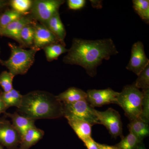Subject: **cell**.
I'll use <instances>...</instances> for the list:
<instances>
[{
  "label": "cell",
  "instance_id": "cell-26",
  "mask_svg": "<svg viewBox=\"0 0 149 149\" xmlns=\"http://www.w3.org/2000/svg\"><path fill=\"white\" fill-rule=\"evenodd\" d=\"M134 85L138 89H142L143 91L149 90V65L138 75Z\"/></svg>",
  "mask_w": 149,
  "mask_h": 149
},
{
  "label": "cell",
  "instance_id": "cell-28",
  "mask_svg": "<svg viewBox=\"0 0 149 149\" xmlns=\"http://www.w3.org/2000/svg\"><path fill=\"white\" fill-rule=\"evenodd\" d=\"M143 92L144 95L142 101L141 113L139 118L144 122L149 123V90Z\"/></svg>",
  "mask_w": 149,
  "mask_h": 149
},
{
  "label": "cell",
  "instance_id": "cell-6",
  "mask_svg": "<svg viewBox=\"0 0 149 149\" xmlns=\"http://www.w3.org/2000/svg\"><path fill=\"white\" fill-rule=\"evenodd\" d=\"M65 2L64 0H34L29 15L34 20L46 26L48 20Z\"/></svg>",
  "mask_w": 149,
  "mask_h": 149
},
{
  "label": "cell",
  "instance_id": "cell-4",
  "mask_svg": "<svg viewBox=\"0 0 149 149\" xmlns=\"http://www.w3.org/2000/svg\"><path fill=\"white\" fill-rule=\"evenodd\" d=\"M143 95V92L134 84L126 85L119 93L117 104L122 108L130 121L140 117Z\"/></svg>",
  "mask_w": 149,
  "mask_h": 149
},
{
  "label": "cell",
  "instance_id": "cell-36",
  "mask_svg": "<svg viewBox=\"0 0 149 149\" xmlns=\"http://www.w3.org/2000/svg\"><path fill=\"white\" fill-rule=\"evenodd\" d=\"M0 149H4L3 148V147L2 146H1V145H0Z\"/></svg>",
  "mask_w": 149,
  "mask_h": 149
},
{
  "label": "cell",
  "instance_id": "cell-29",
  "mask_svg": "<svg viewBox=\"0 0 149 149\" xmlns=\"http://www.w3.org/2000/svg\"><path fill=\"white\" fill-rule=\"evenodd\" d=\"M85 0H68V6L70 9L77 10L84 7L86 4Z\"/></svg>",
  "mask_w": 149,
  "mask_h": 149
},
{
  "label": "cell",
  "instance_id": "cell-25",
  "mask_svg": "<svg viewBox=\"0 0 149 149\" xmlns=\"http://www.w3.org/2000/svg\"><path fill=\"white\" fill-rule=\"evenodd\" d=\"M26 15L19 13L12 9L6 10L0 16V24L2 29L11 22Z\"/></svg>",
  "mask_w": 149,
  "mask_h": 149
},
{
  "label": "cell",
  "instance_id": "cell-37",
  "mask_svg": "<svg viewBox=\"0 0 149 149\" xmlns=\"http://www.w3.org/2000/svg\"><path fill=\"white\" fill-rule=\"evenodd\" d=\"M139 149V147H138V148H137V149Z\"/></svg>",
  "mask_w": 149,
  "mask_h": 149
},
{
  "label": "cell",
  "instance_id": "cell-21",
  "mask_svg": "<svg viewBox=\"0 0 149 149\" xmlns=\"http://www.w3.org/2000/svg\"><path fill=\"white\" fill-rule=\"evenodd\" d=\"M33 24H27L22 29L20 38L23 48L28 47L32 49L33 47L35 34Z\"/></svg>",
  "mask_w": 149,
  "mask_h": 149
},
{
  "label": "cell",
  "instance_id": "cell-11",
  "mask_svg": "<svg viewBox=\"0 0 149 149\" xmlns=\"http://www.w3.org/2000/svg\"><path fill=\"white\" fill-rule=\"evenodd\" d=\"M21 138L8 120H0V144L8 149H18Z\"/></svg>",
  "mask_w": 149,
  "mask_h": 149
},
{
  "label": "cell",
  "instance_id": "cell-7",
  "mask_svg": "<svg viewBox=\"0 0 149 149\" xmlns=\"http://www.w3.org/2000/svg\"><path fill=\"white\" fill-rule=\"evenodd\" d=\"M97 113L100 124L107 128L112 137L115 139L118 136L123 137L122 123L118 111L110 108L105 111L97 110Z\"/></svg>",
  "mask_w": 149,
  "mask_h": 149
},
{
  "label": "cell",
  "instance_id": "cell-9",
  "mask_svg": "<svg viewBox=\"0 0 149 149\" xmlns=\"http://www.w3.org/2000/svg\"><path fill=\"white\" fill-rule=\"evenodd\" d=\"M148 65L149 60L145 53L143 44L138 41L132 46L130 61L126 69L138 76Z\"/></svg>",
  "mask_w": 149,
  "mask_h": 149
},
{
  "label": "cell",
  "instance_id": "cell-27",
  "mask_svg": "<svg viewBox=\"0 0 149 149\" xmlns=\"http://www.w3.org/2000/svg\"><path fill=\"white\" fill-rule=\"evenodd\" d=\"M14 75L10 72L4 71L0 74V86L3 92L7 93L13 89V82Z\"/></svg>",
  "mask_w": 149,
  "mask_h": 149
},
{
  "label": "cell",
  "instance_id": "cell-1",
  "mask_svg": "<svg viewBox=\"0 0 149 149\" xmlns=\"http://www.w3.org/2000/svg\"><path fill=\"white\" fill-rule=\"evenodd\" d=\"M118 53L111 38L90 40L75 38L63 62L65 64L82 67L88 75L94 77L97 74V68L104 60H108Z\"/></svg>",
  "mask_w": 149,
  "mask_h": 149
},
{
  "label": "cell",
  "instance_id": "cell-31",
  "mask_svg": "<svg viewBox=\"0 0 149 149\" xmlns=\"http://www.w3.org/2000/svg\"><path fill=\"white\" fill-rule=\"evenodd\" d=\"M99 149H119L115 146H111L97 143Z\"/></svg>",
  "mask_w": 149,
  "mask_h": 149
},
{
  "label": "cell",
  "instance_id": "cell-17",
  "mask_svg": "<svg viewBox=\"0 0 149 149\" xmlns=\"http://www.w3.org/2000/svg\"><path fill=\"white\" fill-rule=\"evenodd\" d=\"M46 27L60 40L64 41L66 32L58 12L56 13L48 20Z\"/></svg>",
  "mask_w": 149,
  "mask_h": 149
},
{
  "label": "cell",
  "instance_id": "cell-5",
  "mask_svg": "<svg viewBox=\"0 0 149 149\" xmlns=\"http://www.w3.org/2000/svg\"><path fill=\"white\" fill-rule=\"evenodd\" d=\"M63 116L67 120L79 119L90 123L91 125L100 124L97 110L87 100L72 104H63Z\"/></svg>",
  "mask_w": 149,
  "mask_h": 149
},
{
  "label": "cell",
  "instance_id": "cell-30",
  "mask_svg": "<svg viewBox=\"0 0 149 149\" xmlns=\"http://www.w3.org/2000/svg\"><path fill=\"white\" fill-rule=\"evenodd\" d=\"M83 142L88 149H99L97 142L94 141L92 137L85 139Z\"/></svg>",
  "mask_w": 149,
  "mask_h": 149
},
{
  "label": "cell",
  "instance_id": "cell-2",
  "mask_svg": "<svg viewBox=\"0 0 149 149\" xmlns=\"http://www.w3.org/2000/svg\"><path fill=\"white\" fill-rule=\"evenodd\" d=\"M17 111L21 115L35 120L63 116V103L53 94L44 91H33L23 95Z\"/></svg>",
  "mask_w": 149,
  "mask_h": 149
},
{
  "label": "cell",
  "instance_id": "cell-24",
  "mask_svg": "<svg viewBox=\"0 0 149 149\" xmlns=\"http://www.w3.org/2000/svg\"><path fill=\"white\" fill-rule=\"evenodd\" d=\"M32 3V0H11L9 1V5L12 9L24 15H29Z\"/></svg>",
  "mask_w": 149,
  "mask_h": 149
},
{
  "label": "cell",
  "instance_id": "cell-23",
  "mask_svg": "<svg viewBox=\"0 0 149 149\" xmlns=\"http://www.w3.org/2000/svg\"><path fill=\"white\" fill-rule=\"evenodd\" d=\"M133 8L143 20L148 23L149 21V0H133Z\"/></svg>",
  "mask_w": 149,
  "mask_h": 149
},
{
  "label": "cell",
  "instance_id": "cell-33",
  "mask_svg": "<svg viewBox=\"0 0 149 149\" xmlns=\"http://www.w3.org/2000/svg\"><path fill=\"white\" fill-rule=\"evenodd\" d=\"M9 5V1H1L0 0V11L4 8L7 6Z\"/></svg>",
  "mask_w": 149,
  "mask_h": 149
},
{
  "label": "cell",
  "instance_id": "cell-18",
  "mask_svg": "<svg viewBox=\"0 0 149 149\" xmlns=\"http://www.w3.org/2000/svg\"><path fill=\"white\" fill-rule=\"evenodd\" d=\"M129 132L133 133L141 141L149 135V123L138 118L130 121L128 125Z\"/></svg>",
  "mask_w": 149,
  "mask_h": 149
},
{
  "label": "cell",
  "instance_id": "cell-3",
  "mask_svg": "<svg viewBox=\"0 0 149 149\" xmlns=\"http://www.w3.org/2000/svg\"><path fill=\"white\" fill-rule=\"evenodd\" d=\"M11 54L6 61L0 60L2 65L9 70L14 76L26 74L35 61L37 51L34 49L26 50L14 43H9Z\"/></svg>",
  "mask_w": 149,
  "mask_h": 149
},
{
  "label": "cell",
  "instance_id": "cell-14",
  "mask_svg": "<svg viewBox=\"0 0 149 149\" xmlns=\"http://www.w3.org/2000/svg\"><path fill=\"white\" fill-rule=\"evenodd\" d=\"M63 104H72L82 100H87V93L79 88L71 87L56 96Z\"/></svg>",
  "mask_w": 149,
  "mask_h": 149
},
{
  "label": "cell",
  "instance_id": "cell-10",
  "mask_svg": "<svg viewBox=\"0 0 149 149\" xmlns=\"http://www.w3.org/2000/svg\"><path fill=\"white\" fill-rule=\"evenodd\" d=\"M87 101L94 108L111 104H117L119 93L111 88L104 90H90L87 92Z\"/></svg>",
  "mask_w": 149,
  "mask_h": 149
},
{
  "label": "cell",
  "instance_id": "cell-20",
  "mask_svg": "<svg viewBox=\"0 0 149 149\" xmlns=\"http://www.w3.org/2000/svg\"><path fill=\"white\" fill-rule=\"evenodd\" d=\"M43 49L49 62L57 59L60 56L68 52V50L65 48V45L61 44H52L45 47Z\"/></svg>",
  "mask_w": 149,
  "mask_h": 149
},
{
  "label": "cell",
  "instance_id": "cell-19",
  "mask_svg": "<svg viewBox=\"0 0 149 149\" xmlns=\"http://www.w3.org/2000/svg\"><path fill=\"white\" fill-rule=\"evenodd\" d=\"M0 96L7 109L12 107L18 108L21 104L22 96L18 91L13 89L9 92L0 93Z\"/></svg>",
  "mask_w": 149,
  "mask_h": 149
},
{
  "label": "cell",
  "instance_id": "cell-13",
  "mask_svg": "<svg viewBox=\"0 0 149 149\" xmlns=\"http://www.w3.org/2000/svg\"><path fill=\"white\" fill-rule=\"evenodd\" d=\"M6 114L10 118L12 125L20 134L21 137L29 129L36 127L35 125V120L19 114L18 112L6 113Z\"/></svg>",
  "mask_w": 149,
  "mask_h": 149
},
{
  "label": "cell",
  "instance_id": "cell-8",
  "mask_svg": "<svg viewBox=\"0 0 149 149\" xmlns=\"http://www.w3.org/2000/svg\"><path fill=\"white\" fill-rule=\"evenodd\" d=\"M33 26L35 34L34 44L32 49L38 52L52 44H61L65 45L64 41L60 40L45 25L36 22Z\"/></svg>",
  "mask_w": 149,
  "mask_h": 149
},
{
  "label": "cell",
  "instance_id": "cell-16",
  "mask_svg": "<svg viewBox=\"0 0 149 149\" xmlns=\"http://www.w3.org/2000/svg\"><path fill=\"white\" fill-rule=\"evenodd\" d=\"M68 122L82 141L92 137V125L90 123L79 119L68 120Z\"/></svg>",
  "mask_w": 149,
  "mask_h": 149
},
{
  "label": "cell",
  "instance_id": "cell-34",
  "mask_svg": "<svg viewBox=\"0 0 149 149\" xmlns=\"http://www.w3.org/2000/svg\"><path fill=\"white\" fill-rule=\"evenodd\" d=\"M139 149H146L143 143H141L139 147Z\"/></svg>",
  "mask_w": 149,
  "mask_h": 149
},
{
  "label": "cell",
  "instance_id": "cell-22",
  "mask_svg": "<svg viewBox=\"0 0 149 149\" xmlns=\"http://www.w3.org/2000/svg\"><path fill=\"white\" fill-rule=\"evenodd\" d=\"M142 143L133 133L129 132L128 135L123 136L120 142L115 146L119 149H136Z\"/></svg>",
  "mask_w": 149,
  "mask_h": 149
},
{
  "label": "cell",
  "instance_id": "cell-32",
  "mask_svg": "<svg viewBox=\"0 0 149 149\" xmlns=\"http://www.w3.org/2000/svg\"><path fill=\"white\" fill-rule=\"evenodd\" d=\"M7 109L0 96V115L1 113H5Z\"/></svg>",
  "mask_w": 149,
  "mask_h": 149
},
{
  "label": "cell",
  "instance_id": "cell-12",
  "mask_svg": "<svg viewBox=\"0 0 149 149\" xmlns=\"http://www.w3.org/2000/svg\"><path fill=\"white\" fill-rule=\"evenodd\" d=\"M37 21L33 19L29 15L23 16L11 22L2 29L1 35L13 38L18 42L20 47L23 48L20 38L22 29L25 25L34 24Z\"/></svg>",
  "mask_w": 149,
  "mask_h": 149
},
{
  "label": "cell",
  "instance_id": "cell-15",
  "mask_svg": "<svg viewBox=\"0 0 149 149\" xmlns=\"http://www.w3.org/2000/svg\"><path fill=\"white\" fill-rule=\"evenodd\" d=\"M44 130L37 128L29 129L22 136L18 149H29L42 139Z\"/></svg>",
  "mask_w": 149,
  "mask_h": 149
},
{
  "label": "cell",
  "instance_id": "cell-35",
  "mask_svg": "<svg viewBox=\"0 0 149 149\" xmlns=\"http://www.w3.org/2000/svg\"><path fill=\"white\" fill-rule=\"evenodd\" d=\"M2 28L1 27V24H0V35H1V32Z\"/></svg>",
  "mask_w": 149,
  "mask_h": 149
}]
</instances>
